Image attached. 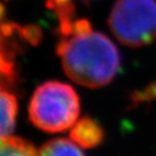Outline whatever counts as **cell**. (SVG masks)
<instances>
[{
  "label": "cell",
  "mask_w": 156,
  "mask_h": 156,
  "mask_svg": "<svg viewBox=\"0 0 156 156\" xmlns=\"http://www.w3.org/2000/svg\"><path fill=\"white\" fill-rule=\"evenodd\" d=\"M156 100V79L150 83L146 87L134 91L130 97L132 105H139L142 103H150Z\"/></svg>",
  "instance_id": "cell-8"
},
{
  "label": "cell",
  "mask_w": 156,
  "mask_h": 156,
  "mask_svg": "<svg viewBox=\"0 0 156 156\" xmlns=\"http://www.w3.org/2000/svg\"><path fill=\"white\" fill-rule=\"evenodd\" d=\"M69 138L83 149H93L102 143L104 129L91 117L85 116L74 124L69 131Z\"/></svg>",
  "instance_id": "cell-4"
},
{
  "label": "cell",
  "mask_w": 156,
  "mask_h": 156,
  "mask_svg": "<svg viewBox=\"0 0 156 156\" xmlns=\"http://www.w3.org/2000/svg\"><path fill=\"white\" fill-rule=\"evenodd\" d=\"M56 54L67 77L87 88L108 85L119 71L120 58L108 37L92 29L87 19L58 23Z\"/></svg>",
  "instance_id": "cell-1"
},
{
  "label": "cell",
  "mask_w": 156,
  "mask_h": 156,
  "mask_svg": "<svg viewBox=\"0 0 156 156\" xmlns=\"http://www.w3.org/2000/svg\"><path fill=\"white\" fill-rule=\"evenodd\" d=\"M80 112L79 97L61 81H46L33 94L28 107L30 122L42 131L63 132L74 126Z\"/></svg>",
  "instance_id": "cell-2"
},
{
  "label": "cell",
  "mask_w": 156,
  "mask_h": 156,
  "mask_svg": "<svg viewBox=\"0 0 156 156\" xmlns=\"http://www.w3.org/2000/svg\"><path fill=\"white\" fill-rule=\"evenodd\" d=\"M107 22L120 44L147 46L156 39V0H117Z\"/></svg>",
  "instance_id": "cell-3"
},
{
  "label": "cell",
  "mask_w": 156,
  "mask_h": 156,
  "mask_svg": "<svg viewBox=\"0 0 156 156\" xmlns=\"http://www.w3.org/2000/svg\"><path fill=\"white\" fill-rule=\"evenodd\" d=\"M17 100L13 93L0 89V139L11 136L17 114Z\"/></svg>",
  "instance_id": "cell-5"
},
{
  "label": "cell",
  "mask_w": 156,
  "mask_h": 156,
  "mask_svg": "<svg viewBox=\"0 0 156 156\" xmlns=\"http://www.w3.org/2000/svg\"><path fill=\"white\" fill-rule=\"evenodd\" d=\"M38 152L29 141L20 136L0 139V156H37Z\"/></svg>",
  "instance_id": "cell-7"
},
{
  "label": "cell",
  "mask_w": 156,
  "mask_h": 156,
  "mask_svg": "<svg viewBox=\"0 0 156 156\" xmlns=\"http://www.w3.org/2000/svg\"><path fill=\"white\" fill-rule=\"evenodd\" d=\"M37 156H85L75 142L64 138H56L46 142Z\"/></svg>",
  "instance_id": "cell-6"
}]
</instances>
